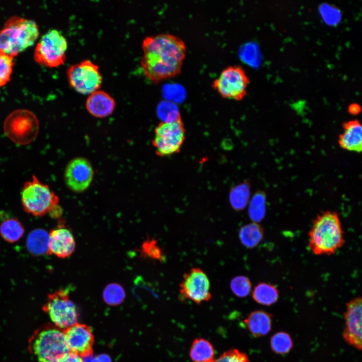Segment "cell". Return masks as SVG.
Listing matches in <instances>:
<instances>
[{
    "instance_id": "cell-19",
    "label": "cell",
    "mask_w": 362,
    "mask_h": 362,
    "mask_svg": "<svg viewBox=\"0 0 362 362\" xmlns=\"http://www.w3.org/2000/svg\"><path fill=\"white\" fill-rule=\"evenodd\" d=\"M24 233V227L17 217L0 211V235L5 241L15 243L22 238Z\"/></svg>"
},
{
    "instance_id": "cell-3",
    "label": "cell",
    "mask_w": 362,
    "mask_h": 362,
    "mask_svg": "<svg viewBox=\"0 0 362 362\" xmlns=\"http://www.w3.org/2000/svg\"><path fill=\"white\" fill-rule=\"evenodd\" d=\"M39 35L37 24L18 16L10 17L0 30V51L13 57L33 45Z\"/></svg>"
},
{
    "instance_id": "cell-32",
    "label": "cell",
    "mask_w": 362,
    "mask_h": 362,
    "mask_svg": "<svg viewBox=\"0 0 362 362\" xmlns=\"http://www.w3.org/2000/svg\"><path fill=\"white\" fill-rule=\"evenodd\" d=\"M58 362H83V359L78 354L69 351Z\"/></svg>"
},
{
    "instance_id": "cell-4",
    "label": "cell",
    "mask_w": 362,
    "mask_h": 362,
    "mask_svg": "<svg viewBox=\"0 0 362 362\" xmlns=\"http://www.w3.org/2000/svg\"><path fill=\"white\" fill-rule=\"evenodd\" d=\"M29 349L40 362H58L69 351L63 330L54 325L36 330L29 339Z\"/></svg>"
},
{
    "instance_id": "cell-12",
    "label": "cell",
    "mask_w": 362,
    "mask_h": 362,
    "mask_svg": "<svg viewBox=\"0 0 362 362\" xmlns=\"http://www.w3.org/2000/svg\"><path fill=\"white\" fill-rule=\"evenodd\" d=\"M179 293L184 298L200 304L210 300V283L201 268L193 267L186 273L179 285Z\"/></svg>"
},
{
    "instance_id": "cell-20",
    "label": "cell",
    "mask_w": 362,
    "mask_h": 362,
    "mask_svg": "<svg viewBox=\"0 0 362 362\" xmlns=\"http://www.w3.org/2000/svg\"><path fill=\"white\" fill-rule=\"evenodd\" d=\"M270 314L262 311L251 312L244 322L250 333L254 337H259L267 335L272 329Z\"/></svg>"
},
{
    "instance_id": "cell-1",
    "label": "cell",
    "mask_w": 362,
    "mask_h": 362,
    "mask_svg": "<svg viewBox=\"0 0 362 362\" xmlns=\"http://www.w3.org/2000/svg\"><path fill=\"white\" fill-rule=\"evenodd\" d=\"M142 49L143 72L149 80L157 83L180 72L187 47L182 38L165 33L145 37Z\"/></svg>"
},
{
    "instance_id": "cell-8",
    "label": "cell",
    "mask_w": 362,
    "mask_h": 362,
    "mask_svg": "<svg viewBox=\"0 0 362 362\" xmlns=\"http://www.w3.org/2000/svg\"><path fill=\"white\" fill-rule=\"evenodd\" d=\"M67 41L56 29H51L43 34L37 43L34 52L35 61L41 65L55 67L64 64L66 59Z\"/></svg>"
},
{
    "instance_id": "cell-31",
    "label": "cell",
    "mask_w": 362,
    "mask_h": 362,
    "mask_svg": "<svg viewBox=\"0 0 362 362\" xmlns=\"http://www.w3.org/2000/svg\"><path fill=\"white\" fill-rule=\"evenodd\" d=\"M214 362H250L248 356L237 349L224 351Z\"/></svg>"
},
{
    "instance_id": "cell-2",
    "label": "cell",
    "mask_w": 362,
    "mask_h": 362,
    "mask_svg": "<svg viewBox=\"0 0 362 362\" xmlns=\"http://www.w3.org/2000/svg\"><path fill=\"white\" fill-rule=\"evenodd\" d=\"M308 239V246L314 254H334L345 242L338 214L332 211L318 214L312 222Z\"/></svg>"
},
{
    "instance_id": "cell-13",
    "label": "cell",
    "mask_w": 362,
    "mask_h": 362,
    "mask_svg": "<svg viewBox=\"0 0 362 362\" xmlns=\"http://www.w3.org/2000/svg\"><path fill=\"white\" fill-rule=\"evenodd\" d=\"M361 303L360 297L346 303L344 313L345 328L342 335L346 343L359 350L361 349Z\"/></svg>"
},
{
    "instance_id": "cell-22",
    "label": "cell",
    "mask_w": 362,
    "mask_h": 362,
    "mask_svg": "<svg viewBox=\"0 0 362 362\" xmlns=\"http://www.w3.org/2000/svg\"><path fill=\"white\" fill-rule=\"evenodd\" d=\"M263 236V228L258 223L255 222L243 226L239 231V238L241 243L248 248L255 247L261 241Z\"/></svg>"
},
{
    "instance_id": "cell-28",
    "label": "cell",
    "mask_w": 362,
    "mask_h": 362,
    "mask_svg": "<svg viewBox=\"0 0 362 362\" xmlns=\"http://www.w3.org/2000/svg\"><path fill=\"white\" fill-rule=\"evenodd\" d=\"M48 234L41 232V231H35L31 234L28 239V247L31 252L35 254L42 253L47 252Z\"/></svg>"
},
{
    "instance_id": "cell-30",
    "label": "cell",
    "mask_w": 362,
    "mask_h": 362,
    "mask_svg": "<svg viewBox=\"0 0 362 362\" xmlns=\"http://www.w3.org/2000/svg\"><path fill=\"white\" fill-rule=\"evenodd\" d=\"M14 57L0 51V87L11 79L14 65Z\"/></svg>"
},
{
    "instance_id": "cell-24",
    "label": "cell",
    "mask_w": 362,
    "mask_h": 362,
    "mask_svg": "<svg viewBox=\"0 0 362 362\" xmlns=\"http://www.w3.org/2000/svg\"><path fill=\"white\" fill-rule=\"evenodd\" d=\"M272 350L280 354L289 352L293 346V342L289 334L280 331L273 335L270 340Z\"/></svg>"
},
{
    "instance_id": "cell-23",
    "label": "cell",
    "mask_w": 362,
    "mask_h": 362,
    "mask_svg": "<svg viewBox=\"0 0 362 362\" xmlns=\"http://www.w3.org/2000/svg\"><path fill=\"white\" fill-rule=\"evenodd\" d=\"M279 292L274 285L260 283L254 288L252 297L256 303L264 306H270L278 300Z\"/></svg>"
},
{
    "instance_id": "cell-26",
    "label": "cell",
    "mask_w": 362,
    "mask_h": 362,
    "mask_svg": "<svg viewBox=\"0 0 362 362\" xmlns=\"http://www.w3.org/2000/svg\"><path fill=\"white\" fill-rule=\"evenodd\" d=\"M248 214L250 219L255 223H259L265 214V198L262 193L257 194L251 201Z\"/></svg>"
},
{
    "instance_id": "cell-35",
    "label": "cell",
    "mask_w": 362,
    "mask_h": 362,
    "mask_svg": "<svg viewBox=\"0 0 362 362\" xmlns=\"http://www.w3.org/2000/svg\"><path fill=\"white\" fill-rule=\"evenodd\" d=\"M62 213V210L61 207L58 205L55 207H54L51 211L49 212L50 215L52 218H58L60 217Z\"/></svg>"
},
{
    "instance_id": "cell-15",
    "label": "cell",
    "mask_w": 362,
    "mask_h": 362,
    "mask_svg": "<svg viewBox=\"0 0 362 362\" xmlns=\"http://www.w3.org/2000/svg\"><path fill=\"white\" fill-rule=\"evenodd\" d=\"M63 333L70 352L82 357L92 355L94 337L89 326L76 323L63 330Z\"/></svg>"
},
{
    "instance_id": "cell-6",
    "label": "cell",
    "mask_w": 362,
    "mask_h": 362,
    "mask_svg": "<svg viewBox=\"0 0 362 362\" xmlns=\"http://www.w3.org/2000/svg\"><path fill=\"white\" fill-rule=\"evenodd\" d=\"M186 135V128L180 114L173 120L161 122L155 128L152 140L156 154L164 157L179 153Z\"/></svg>"
},
{
    "instance_id": "cell-9",
    "label": "cell",
    "mask_w": 362,
    "mask_h": 362,
    "mask_svg": "<svg viewBox=\"0 0 362 362\" xmlns=\"http://www.w3.org/2000/svg\"><path fill=\"white\" fill-rule=\"evenodd\" d=\"M7 136L15 143L27 144L33 141L39 131V123L35 114L26 109H18L10 113L4 126Z\"/></svg>"
},
{
    "instance_id": "cell-18",
    "label": "cell",
    "mask_w": 362,
    "mask_h": 362,
    "mask_svg": "<svg viewBox=\"0 0 362 362\" xmlns=\"http://www.w3.org/2000/svg\"><path fill=\"white\" fill-rule=\"evenodd\" d=\"M338 142L343 149L360 152L362 148V127L360 122L352 120L345 122Z\"/></svg>"
},
{
    "instance_id": "cell-29",
    "label": "cell",
    "mask_w": 362,
    "mask_h": 362,
    "mask_svg": "<svg viewBox=\"0 0 362 362\" xmlns=\"http://www.w3.org/2000/svg\"><path fill=\"white\" fill-rule=\"evenodd\" d=\"M230 287L233 293L239 298L247 297L251 290V282L244 276H238L232 279Z\"/></svg>"
},
{
    "instance_id": "cell-14",
    "label": "cell",
    "mask_w": 362,
    "mask_h": 362,
    "mask_svg": "<svg viewBox=\"0 0 362 362\" xmlns=\"http://www.w3.org/2000/svg\"><path fill=\"white\" fill-rule=\"evenodd\" d=\"M94 170L90 162L83 157L75 158L67 165L65 181L68 188L75 192H82L91 184Z\"/></svg>"
},
{
    "instance_id": "cell-27",
    "label": "cell",
    "mask_w": 362,
    "mask_h": 362,
    "mask_svg": "<svg viewBox=\"0 0 362 362\" xmlns=\"http://www.w3.org/2000/svg\"><path fill=\"white\" fill-rule=\"evenodd\" d=\"M141 253L143 257L153 260L160 262L164 260L163 250L154 238H147L143 242Z\"/></svg>"
},
{
    "instance_id": "cell-33",
    "label": "cell",
    "mask_w": 362,
    "mask_h": 362,
    "mask_svg": "<svg viewBox=\"0 0 362 362\" xmlns=\"http://www.w3.org/2000/svg\"><path fill=\"white\" fill-rule=\"evenodd\" d=\"M90 356L86 360H83V362H111V358L106 354H100L93 358H89Z\"/></svg>"
},
{
    "instance_id": "cell-11",
    "label": "cell",
    "mask_w": 362,
    "mask_h": 362,
    "mask_svg": "<svg viewBox=\"0 0 362 362\" xmlns=\"http://www.w3.org/2000/svg\"><path fill=\"white\" fill-rule=\"evenodd\" d=\"M249 81L242 66L229 65L213 80L212 86L222 97L240 101L246 95Z\"/></svg>"
},
{
    "instance_id": "cell-17",
    "label": "cell",
    "mask_w": 362,
    "mask_h": 362,
    "mask_svg": "<svg viewBox=\"0 0 362 362\" xmlns=\"http://www.w3.org/2000/svg\"><path fill=\"white\" fill-rule=\"evenodd\" d=\"M116 107L114 99L106 92L97 90L87 98L85 108L93 116L103 118L110 116Z\"/></svg>"
},
{
    "instance_id": "cell-16",
    "label": "cell",
    "mask_w": 362,
    "mask_h": 362,
    "mask_svg": "<svg viewBox=\"0 0 362 362\" xmlns=\"http://www.w3.org/2000/svg\"><path fill=\"white\" fill-rule=\"evenodd\" d=\"M75 248L74 236L63 223L52 229L48 234L47 254L65 258L73 253Z\"/></svg>"
},
{
    "instance_id": "cell-21",
    "label": "cell",
    "mask_w": 362,
    "mask_h": 362,
    "mask_svg": "<svg viewBox=\"0 0 362 362\" xmlns=\"http://www.w3.org/2000/svg\"><path fill=\"white\" fill-rule=\"evenodd\" d=\"M189 355L193 362H214L215 360L213 345L208 340L202 337L193 340Z\"/></svg>"
},
{
    "instance_id": "cell-10",
    "label": "cell",
    "mask_w": 362,
    "mask_h": 362,
    "mask_svg": "<svg viewBox=\"0 0 362 362\" xmlns=\"http://www.w3.org/2000/svg\"><path fill=\"white\" fill-rule=\"evenodd\" d=\"M66 74L70 86L83 95H89L99 90L103 82L99 66L88 59L69 66Z\"/></svg>"
},
{
    "instance_id": "cell-25",
    "label": "cell",
    "mask_w": 362,
    "mask_h": 362,
    "mask_svg": "<svg viewBox=\"0 0 362 362\" xmlns=\"http://www.w3.org/2000/svg\"><path fill=\"white\" fill-rule=\"evenodd\" d=\"M125 297L124 288L120 284L112 283L105 288L103 298L105 302L110 306H117L122 303Z\"/></svg>"
},
{
    "instance_id": "cell-7",
    "label": "cell",
    "mask_w": 362,
    "mask_h": 362,
    "mask_svg": "<svg viewBox=\"0 0 362 362\" xmlns=\"http://www.w3.org/2000/svg\"><path fill=\"white\" fill-rule=\"evenodd\" d=\"M68 289H60L48 295L42 307L53 325L64 330L77 323L78 313L76 305L70 299Z\"/></svg>"
},
{
    "instance_id": "cell-5",
    "label": "cell",
    "mask_w": 362,
    "mask_h": 362,
    "mask_svg": "<svg viewBox=\"0 0 362 362\" xmlns=\"http://www.w3.org/2000/svg\"><path fill=\"white\" fill-rule=\"evenodd\" d=\"M21 195L24 210L36 217L49 214L59 203L58 197L49 186L34 175L31 180L24 183Z\"/></svg>"
},
{
    "instance_id": "cell-34",
    "label": "cell",
    "mask_w": 362,
    "mask_h": 362,
    "mask_svg": "<svg viewBox=\"0 0 362 362\" xmlns=\"http://www.w3.org/2000/svg\"><path fill=\"white\" fill-rule=\"evenodd\" d=\"M348 111L350 114L355 115L360 113L361 108L360 106L357 104H352L349 106Z\"/></svg>"
}]
</instances>
